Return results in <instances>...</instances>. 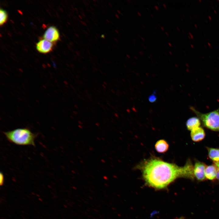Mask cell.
Listing matches in <instances>:
<instances>
[{"mask_svg":"<svg viewBox=\"0 0 219 219\" xmlns=\"http://www.w3.org/2000/svg\"><path fill=\"white\" fill-rule=\"evenodd\" d=\"M193 167L190 160L187 161L184 166H179L153 158L144 161L138 168L146 184L159 189L166 187L178 178L193 179Z\"/></svg>","mask_w":219,"mask_h":219,"instance_id":"6da1fadb","label":"cell"},{"mask_svg":"<svg viewBox=\"0 0 219 219\" xmlns=\"http://www.w3.org/2000/svg\"><path fill=\"white\" fill-rule=\"evenodd\" d=\"M10 142L20 145L35 146V140L38 134L33 133L27 128H19L3 132Z\"/></svg>","mask_w":219,"mask_h":219,"instance_id":"7a4b0ae2","label":"cell"},{"mask_svg":"<svg viewBox=\"0 0 219 219\" xmlns=\"http://www.w3.org/2000/svg\"><path fill=\"white\" fill-rule=\"evenodd\" d=\"M190 109L200 119L205 127L219 132V107L207 113H201L193 106H190Z\"/></svg>","mask_w":219,"mask_h":219,"instance_id":"3957f363","label":"cell"},{"mask_svg":"<svg viewBox=\"0 0 219 219\" xmlns=\"http://www.w3.org/2000/svg\"><path fill=\"white\" fill-rule=\"evenodd\" d=\"M206 167L203 163L199 161L195 162L193 167V173L194 177L197 180L202 181L205 179V172Z\"/></svg>","mask_w":219,"mask_h":219,"instance_id":"277c9868","label":"cell"},{"mask_svg":"<svg viewBox=\"0 0 219 219\" xmlns=\"http://www.w3.org/2000/svg\"><path fill=\"white\" fill-rule=\"evenodd\" d=\"M44 39L51 42L58 41L60 39V34L58 29L55 26L48 27L43 35Z\"/></svg>","mask_w":219,"mask_h":219,"instance_id":"5b68a950","label":"cell"},{"mask_svg":"<svg viewBox=\"0 0 219 219\" xmlns=\"http://www.w3.org/2000/svg\"><path fill=\"white\" fill-rule=\"evenodd\" d=\"M53 47L52 42L44 39L38 41L36 45L37 50L43 54L50 52L53 49Z\"/></svg>","mask_w":219,"mask_h":219,"instance_id":"8992f818","label":"cell"},{"mask_svg":"<svg viewBox=\"0 0 219 219\" xmlns=\"http://www.w3.org/2000/svg\"><path fill=\"white\" fill-rule=\"evenodd\" d=\"M205 135L204 130L201 127H199L192 130L190 133L192 139L195 142L202 141L204 138Z\"/></svg>","mask_w":219,"mask_h":219,"instance_id":"52a82bcc","label":"cell"},{"mask_svg":"<svg viewBox=\"0 0 219 219\" xmlns=\"http://www.w3.org/2000/svg\"><path fill=\"white\" fill-rule=\"evenodd\" d=\"M217 169L214 164L206 166L205 169L206 178L210 180H213L216 178Z\"/></svg>","mask_w":219,"mask_h":219,"instance_id":"ba28073f","label":"cell"},{"mask_svg":"<svg viewBox=\"0 0 219 219\" xmlns=\"http://www.w3.org/2000/svg\"><path fill=\"white\" fill-rule=\"evenodd\" d=\"M200 119L197 117H193L189 118L186 121V125L188 130H192L200 127L201 124Z\"/></svg>","mask_w":219,"mask_h":219,"instance_id":"9c48e42d","label":"cell"},{"mask_svg":"<svg viewBox=\"0 0 219 219\" xmlns=\"http://www.w3.org/2000/svg\"><path fill=\"white\" fill-rule=\"evenodd\" d=\"M169 145L168 143L164 140L158 141L155 145L156 150L159 153H164L168 149Z\"/></svg>","mask_w":219,"mask_h":219,"instance_id":"30bf717a","label":"cell"},{"mask_svg":"<svg viewBox=\"0 0 219 219\" xmlns=\"http://www.w3.org/2000/svg\"><path fill=\"white\" fill-rule=\"evenodd\" d=\"M209 158L214 162H219V148H207Z\"/></svg>","mask_w":219,"mask_h":219,"instance_id":"8fae6325","label":"cell"},{"mask_svg":"<svg viewBox=\"0 0 219 219\" xmlns=\"http://www.w3.org/2000/svg\"><path fill=\"white\" fill-rule=\"evenodd\" d=\"M0 25H2L6 22L8 15L5 10L1 8L0 9Z\"/></svg>","mask_w":219,"mask_h":219,"instance_id":"7c38bea8","label":"cell"},{"mask_svg":"<svg viewBox=\"0 0 219 219\" xmlns=\"http://www.w3.org/2000/svg\"><path fill=\"white\" fill-rule=\"evenodd\" d=\"M148 100L151 103H154L156 101L157 97L154 93L150 95L148 98Z\"/></svg>","mask_w":219,"mask_h":219,"instance_id":"4fadbf2b","label":"cell"},{"mask_svg":"<svg viewBox=\"0 0 219 219\" xmlns=\"http://www.w3.org/2000/svg\"><path fill=\"white\" fill-rule=\"evenodd\" d=\"M214 163L217 169L216 178L219 180V162H214Z\"/></svg>","mask_w":219,"mask_h":219,"instance_id":"5bb4252c","label":"cell"},{"mask_svg":"<svg viewBox=\"0 0 219 219\" xmlns=\"http://www.w3.org/2000/svg\"><path fill=\"white\" fill-rule=\"evenodd\" d=\"M4 182V176L3 173L1 172L0 173V184L1 186L2 185Z\"/></svg>","mask_w":219,"mask_h":219,"instance_id":"9a60e30c","label":"cell"},{"mask_svg":"<svg viewBox=\"0 0 219 219\" xmlns=\"http://www.w3.org/2000/svg\"><path fill=\"white\" fill-rule=\"evenodd\" d=\"M189 33L190 36L191 38L192 39H193V37L192 34L190 32H189Z\"/></svg>","mask_w":219,"mask_h":219,"instance_id":"2e32d148","label":"cell"},{"mask_svg":"<svg viewBox=\"0 0 219 219\" xmlns=\"http://www.w3.org/2000/svg\"><path fill=\"white\" fill-rule=\"evenodd\" d=\"M141 44L143 46V47H144V49H147V47L146 46H145V45H144V44L143 43H141Z\"/></svg>","mask_w":219,"mask_h":219,"instance_id":"e0dca14e","label":"cell"},{"mask_svg":"<svg viewBox=\"0 0 219 219\" xmlns=\"http://www.w3.org/2000/svg\"><path fill=\"white\" fill-rule=\"evenodd\" d=\"M155 7L157 10H158L159 9V8L157 5H155Z\"/></svg>","mask_w":219,"mask_h":219,"instance_id":"ac0fdd59","label":"cell"},{"mask_svg":"<svg viewBox=\"0 0 219 219\" xmlns=\"http://www.w3.org/2000/svg\"><path fill=\"white\" fill-rule=\"evenodd\" d=\"M143 54V52L142 51H140L139 52V54L140 55H141Z\"/></svg>","mask_w":219,"mask_h":219,"instance_id":"d6986e66","label":"cell"},{"mask_svg":"<svg viewBox=\"0 0 219 219\" xmlns=\"http://www.w3.org/2000/svg\"><path fill=\"white\" fill-rule=\"evenodd\" d=\"M137 13L138 15L139 16H141V14L140 12H137Z\"/></svg>","mask_w":219,"mask_h":219,"instance_id":"ffe728a7","label":"cell"},{"mask_svg":"<svg viewBox=\"0 0 219 219\" xmlns=\"http://www.w3.org/2000/svg\"><path fill=\"white\" fill-rule=\"evenodd\" d=\"M162 5H163V6L165 8H166V5H165V4L164 3H163V4H162Z\"/></svg>","mask_w":219,"mask_h":219,"instance_id":"44dd1931","label":"cell"},{"mask_svg":"<svg viewBox=\"0 0 219 219\" xmlns=\"http://www.w3.org/2000/svg\"><path fill=\"white\" fill-rule=\"evenodd\" d=\"M168 44L170 46H171V47L172 46V44L170 43H169V42L168 43Z\"/></svg>","mask_w":219,"mask_h":219,"instance_id":"7402d4cb","label":"cell"},{"mask_svg":"<svg viewBox=\"0 0 219 219\" xmlns=\"http://www.w3.org/2000/svg\"><path fill=\"white\" fill-rule=\"evenodd\" d=\"M161 28L162 30H164V29L163 26H161Z\"/></svg>","mask_w":219,"mask_h":219,"instance_id":"603a6c76","label":"cell"},{"mask_svg":"<svg viewBox=\"0 0 219 219\" xmlns=\"http://www.w3.org/2000/svg\"><path fill=\"white\" fill-rule=\"evenodd\" d=\"M141 38L143 40H144V37H143L142 36H141Z\"/></svg>","mask_w":219,"mask_h":219,"instance_id":"cb8c5ba5","label":"cell"},{"mask_svg":"<svg viewBox=\"0 0 219 219\" xmlns=\"http://www.w3.org/2000/svg\"><path fill=\"white\" fill-rule=\"evenodd\" d=\"M133 40L134 42H135L136 41V39L134 38H133Z\"/></svg>","mask_w":219,"mask_h":219,"instance_id":"d4e9b609","label":"cell"},{"mask_svg":"<svg viewBox=\"0 0 219 219\" xmlns=\"http://www.w3.org/2000/svg\"><path fill=\"white\" fill-rule=\"evenodd\" d=\"M163 52L165 55H166V56H167V55H168L167 54V53H166L165 52H164V51H163Z\"/></svg>","mask_w":219,"mask_h":219,"instance_id":"484cf974","label":"cell"},{"mask_svg":"<svg viewBox=\"0 0 219 219\" xmlns=\"http://www.w3.org/2000/svg\"><path fill=\"white\" fill-rule=\"evenodd\" d=\"M151 16L152 17H154V15H153V14H151Z\"/></svg>","mask_w":219,"mask_h":219,"instance_id":"4316f807","label":"cell"},{"mask_svg":"<svg viewBox=\"0 0 219 219\" xmlns=\"http://www.w3.org/2000/svg\"><path fill=\"white\" fill-rule=\"evenodd\" d=\"M208 45L210 47L211 46L210 44V43H208Z\"/></svg>","mask_w":219,"mask_h":219,"instance_id":"83f0119b","label":"cell"},{"mask_svg":"<svg viewBox=\"0 0 219 219\" xmlns=\"http://www.w3.org/2000/svg\"><path fill=\"white\" fill-rule=\"evenodd\" d=\"M149 56L151 57H153V55L151 54H149Z\"/></svg>","mask_w":219,"mask_h":219,"instance_id":"f1b7e54d","label":"cell"},{"mask_svg":"<svg viewBox=\"0 0 219 219\" xmlns=\"http://www.w3.org/2000/svg\"><path fill=\"white\" fill-rule=\"evenodd\" d=\"M208 17H209V19H210V20H211V17H210V16H209Z\"/></svg>","mask_w":219,"mask_h":219,"instance_id":"f546056e","label":"cell"},{"mask_svg":"<svg viewBox=\"0 0 219 219\" xmlns=\"http://www.w3.org/2000/svg\"><path fill=\"white\" fill-rule=\"evenodd\" d=\"M169 52L170 54H171V55L172 54V53L171 51H169Z\"/></svg>","mask_w":219,"mask_h":219,"instance_id":"4dcf8cb0","label":"cell"},{"mask_svg":"<svg viewBox=\"0 0 219 219\" xmlns=\"http://www.w3.org/2000/svg\"><path fill=\"white\" fill-rule=\"evenodd\" d=\"M165 33L167 35H168V33L167 32H165Z\"/></svg>","mask_w":219,"mask_h":219,"instance_id":"1f68e13d","label":"cell"},{"mask_svg":"<svg viewBox=\"0 0 219 219\" xmlns=\"http://www.w3.org/2000/svg\"><path fill=\"white\" fill-rule=\"evenodd\" d=\"M191 47H192V48H193V45L192 44H191Z\"/></svg>","mask_w":219,"mask_h":219,"instance_id":"d6a6232c","label":"cell"},{"mask_svg":"<svg viewBox=\"0 0 219 219\" xmlns=\"http://www.w3.org/2000/svg\"><path fill=\"white\" fill-rule=\"evenodd\" d=\"M142 26H143L144 28H145V26H144V25L143 24V25H142Z\"/></svg>","mask_w":219,"mask_h":219,"instance_id":"836d02e7","label":"cell"},{"mask_svg":"<svg viewBox=\"0 0 219 219\" xmlns=\"http://www.w3.org/2000/svg\"><path fill=\"white\" fill-rule=\"evenodd\" d=\"M214 11L215 13H217V12L215 10H214Z\"/></svg>","mask_w":219,"mask_h":219,"instance_id":"e575fe53","label":"cell"},{"mask_svg":"<svg viewBox=\"0 0 219 219\" xmlns=\"http://www.w3.org/2000/svg\"><path fill=\"white\" fill-rule=\"evenodd\" d=\"M177 29L178 31L179 30V29L178 27H177Z\"/></svg>","mask_w":219,"mask_h":219,"instance_id":"d590c367","label":"cell"},{"mask_svg":"<svg viewBox=\"0 0 219 219\" xmlns=\"http://www.w3.org/2000/svg\"><path fill=\"white\" fill-rule=\"evenodd\" d=\"M134 57L136 59H137V57L136 56H135Z\"/></svg>","mask_w":219,"mask_h":219,"instance_id":"8d00e7d4","label":"cell"},{"mask_svg":"<svg viewBox=\"0 0 219 219\" xmlns=\"http://www.w3.org/2000/svg\"><path fill=\"white\" fill-rule=\"evenodd\" d=\"M194 26H195L196 27V28L197 27V26H196V24H194Z\"/></svg>","mask_w":219,"mask_h":219,"instance_id":"74e56055","label":"cell"},{"mask_svg":"<svg viewBox=\"0 0 219 219\" xmlns=\"http://www.w3.org/2000/svg\"><path fill=\"white\" fill-rule=\"evenodd\" d=\"M133 44H134V45H135L136 44H135V42H134V43L133 42Z\"/></svg>","mask_w":219,"mask_h":219,"instance_id":"f35d334b","label":"cell"},{"mask_svg":"<svg viewBox=\"0 0 219 219\" xmlns=\"http://www.w3.org/2000/svg\"><path fill=\"white\" fill-rule=\"evenodd\" d=\"M188 38H189L190 39H191V37H190V36H188Z\"/></svg>","mask_w":219,"mask_h":219,"instance_id":"ab89813d","label":"cell"},{"mask_svg":"<svg viewBox=\"0 0 219 219\" xmlns=\"http://www.w3.org/2000/svg\"><path fill=\"white\" fill-rule=\"evenodd\" d=\"M182 30L183 33L185 32L183 30Z\"/></svg>","mask_w":219,"mask_h":219,"instance_id":"60d3db41","label":"cell"},{"mask_svg":"<svg viewBox=\"0 0 219 219\" xmlns=\"http://www.w3.org/2000/svg\"><path fill=\"white\" fill-rule=\"evenodd\" d=\"M137 35H138V36H139V37H141V36L139 34H138Z\"/></svg>","mask_w":219,"mask_h":219,"instance_id":"b9f144b4","label":"cell"},{"mask_svg":"<svg viewBox=\"0 0 219 219\" xmlns=\"http://www.w3.org/2000/svg\"><path fill=\"white\" fill-rule=\"evenodd\" d=\"M127 56L128 57H130V56H129V55H127Z\"/></svg>","mask_w":219,"mask_h":219,"instance_id":"7bdbcfd3","label":"cell"},{"mask_svg":"<svg viewBox=\"0 0 219 219\" xmlns=\"http://www.w3.org/2000/svg\"><path fill=\"white\" fill-rule=\"evenodd\" d=\"M154 28H155V29L156 30V29H157V28H156V27L154 26Z\"/></svg>","mask_w":219,"mask_h":219,"instance_id":"ee69618b","label":"cell"},{"mask_svg":"<svg viewBox=\"0 0 219 219\" xmlns=\"http://www.w3.org/2000/svg\"><path fill=\"white\" fill-rule=\"evenodd\" d=\"M158 25L159 26H160V24L159 23H158Z\"/></svg>","mask_w":219,"mask_h":219,"instance_id":"f6af8a7d","label":"cell"},{"mask_svg":"<svg viewBox=\"0 0 219 219\" xmlns=\"http://www.w3.org/2000/svg\"><path fill=\"white\" fill-rule=\"evenodd\" d=\"M169 31L170 32H171H171H172L171 30H169Z\"/></svg>","mask_w":219,"mask_h":219,"instance_id":"bcb514c9","label":"cell"},{"mask_svg":"<svg viewBox=\"0 0 219 219\" xmlns=\"http://www.w3.org/2000/svg\"><path fill=\"white\" fill-rule=\"evenodd\" d=\"M183 219L182 218H178V219Z\"/></svg>","mask_w":219,"mask_h":219,"instance_id":"7dc6e473","label":"cell"},{"mask_svg":"<svg viewBox=\"0 0 219 219\" xmlns=\"http://www.w3.org/2000/svg\"><path fill=\"white\" fill-rule=\"evenodd\" d=\"M204 46H205V47H206V46L205 44H204Z\"/></svg>","mask_w":219,"mask_h":219,"instance_id":"c3c4849f","label":"cell"},{"mask_svg":"<svg viewBox=\"0 0 219 219\" xmlns=\"http://www.w3.org/2000/svg\"><path fill=\"white\" fill-rule=\"evenodd\" d=\"M175 47L176 49L177 48V47H176V46H175Z\"/></svg>","mask_w":219,"mask_h":219,"instance_id":"681fc988","label":"cell"},{"mask_svg":"<svg viewBox=\"0 0 219 219\" xmlns=\"http://www.w3.org/2000/svg\"><path fill=\"white\" fill-rule=\"evenodd\" d=\"M181 20H182V21H183V19H182V18H181Z\"/></svg>","mask_w":219,"mask_h":219,"instance_id":"f907efd6","label":"cell"},{"mask_svg":"<svg viewBox=\"0 0 219 219\" xmlns=\"http://www.w3.org/2000/svg\"><path fill=\"white\" fill-rule=\"evenodd\" d=\"M189 18L190 19H191V17L190 16H189Z\"/></svg>","mask_w":219,"mask_h":219,"instance_id":"816d5d0a","label":"cell"},{"mask_svg":"<svg viewBox=\"0 0 219 219\" xmlns=\"http://www.w3.org/2000/svg\"><path fill=\"white\" fill-rule=\"evenodd\" d=\"M138 40H139V41L140 42V40L139 39H138Z\"/></svg>","mask_w":219,"mask_h":219,"instance_id":"f5cc1de1","label":"cell"},{"mask_svg":"<svg viewBox=\"0 0 219 219\" xmlns=\"http://www.w3.org/2000/svg\"><path fill=\"white\" fill-rule=\"evenodd\" d=\"M183 51H184V52L186 53V51H185V50H183Z\"/></svg>","mask_w":219,"mask_h":219,"instance_id":"db71d44e","label":"cell"},{"mask_svg":"<svg viewBox=\"0 0 219 219\" xmlns=\"http://www.w3.org/2000/svg\"><path fill=\"white\" fill-rule=\"evenodd\" d=\"M183 16L184 17H185L184 15H183Z\"/></svg>","mask_w":219,"mask_h":219,"instance_id":"11a10c76","label":"cell"},{"mask_svg":"<svg viewBox=\"0 0 219 219\" xmlns=\"http://www.w3.org/2000/svg\"><path fill=\"white\" fill-rule=\"evenodd\" d=\"M167 47L168 48H169V47L168 46H167Z\"/></svg>","mask_w":219,"mask_h":219,"instance_id":"9f6ffc18","label":"cell"},{"mask_svg":"<svg viewBox=\"0 0 219 219\" xmlns=\"http://www.w3.org/2000/svg\"><path fill=\"white\" fill-rule=\"evenodd\" d=\"M199 1L200 2H201V1L200 0H199Z\"/></svg>","mask_w":219,"mask_h":219,"instance_id":"6f0895ef","label":"cell"}]
</instances>
